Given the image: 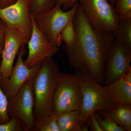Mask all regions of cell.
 Here are the masks:
<instances>
[{"label": "cell", "instance_id": "cell-1", "mask_svg": "<svg viewBox=\"0 0 131 131\" xmlns=\"http://www.w3.org/2000/svg\"><path fill=\"white\" fill-rule=\"evenodd\" d=\"M75 38L71 45H62L71 66L77 71H89L99 84L105 79V64L113 33L98 32L90 25L80 4L73 18Z\"/></svg>", "mask_w": 131, "mask_h": 131}, {"label": "cell", "instance_id": "cell-2", "mask_svg": "<svg viewBox=\"0 0 131 131\" xmlns=\"http://www.w3.org/2000/svg\"><path fill=\"white\" fill-rule=\"evenodd\" d=\"M61 72L56 61L52 57L49 58L42 62L34 77L35 118L45 115L53 114L52 96Z\"/></svg>", "mask_w": 131, "mask_h": 131}, {"label": "cell", "instance_id": "cell-3", "mask_svg": "<svg viewBox=\"0 0 131 131\" xmlns=\"http://www.w3.org/2000/svg\"><path fill=\"white\" fill-rule=\"evenodd\" d=\"M74 75L78 80L82 94L80 124L83 125L90 115L98 110H107L116 104L104 86L98 83L89 71H77Z\"/></svg>", "mask_w": 131, "mask_h": 131}, {"label": "cell", "instance_id": "cell-4", "mask_svg": "<svg viewBox=\"0 0 131 131\" xmlns=\"http://www.w3.org/2000/svg\"><path fill=\"white\" fill-rule=\"evenodd\" d=\"M78 4V2L70 9L64 11L61 4L57 3L50 10L32 13L37 27L54 46L59 47L62 45L61 31L67 23L73 19Z\"/></svg>", "mask_w": 131, "mask_h": 131}, {"label": "cell", "instance_id": "cell-5", "mask_svg": "<svg viewBox=\"0 0 131 131\" xmlns=\"http://www.w3.org/2000/svg\"><path fill=\"white\" fill-rule=\"evenodd\" d=\"M82 94L78 80L74 74L61 72L52 96L53 114L68 111H80Z\"/></svg>", "mask_w": 131, "mask_h": 131}, {"label": "cell", "instance_id": "cell-6", "mask_svg": "<svg viewBox=\"0 0 131 131\" xmlns=\"http://www.w3.org/2000/svg\"><path fill=\"white\" fill-rule=\"evenodd\" d=\"M78 3L95 30L102 34L115 31L119 18L109 0H79Z\"/></svg>", "mask_w": 131, "mask_h": 131}, {"label": "cell", "instance_id": "cell-7", "mask_svg": "<svg viewBox=\"0 0 131 131\" xmlns=\"http://www.w3.org/2000/svg\"><path fill=\"white\" fill-rule=\"evenodd\" d=\"M34 76L27 80L16 95L8 100L7 112L9 118L18 117L27 131L32 130L35 120L34 114L35 99L33 87Z\"/></svg>", "mask_w": 131, "mask_h": 131}, {"label": "cell", "instance_id": "cell-8", "mask_svg": "<svg viewBox=\"0 0 131 131\" xmlns=\"http://www.w3.org/2000/svg\"><path fill=\"white\" fill-rule=\"evenodd\" d=\"M131 62V50L115 39L110 46L106 62L103 83L107 86L125 74Z\"/></svg>", "mask_w": 131, "mask_h": 131}, {"label": "cell", "instance_id": "cell-9", "mask_svg": "<svg viewBox=\"0 0 131 131\" xmlns=\"http://www.w3.org/2000/svg\"><path fill=\"white\" fill-rule=\"evenodd\" d=\"M0 18L7 26L19 32L28 42L32 30L29 0H17L12 5L0 8Z\"/></svg>", "mask_w": 131, "mask_h": 131}, {"label": "cell", "instance_id": "cell-10", "mask_svg": "<svg viewBox=\"0 0 131 131\" xmlns=\"http://www.w3.org/2000/svg\"><path fill=\"white\" fill-rule=\"evenodd\" d=\"M32 23L31 35L28 40V57L24 63L29 68L35 67L42 63L46 59L53 57L59 50V47L54 46L49 42L45 35L37 27L30 13Z\"/></svg>", "mask_w": 131, "mask_h": 131}, {"label": "cell", "instance_id": "cell-11", "mask_svg": "<svg viewBox=\"0 0 131 131\" xmlns=\"http://www.w3.org/2000/svg\"><path fill=\"white\" fill-rule=\"evenodd\" d=\"M27 42L19 32L6 26L5 46L1 56L0 73L2 75L1 86L7 82L11 75L15 59L20 47L25 45Z\"/></svg>", "mask_w": 131, "mask_h": 131}, {"label": "cell", "instance_id": "cell-12", "mask_svg": "<svg viewBox=\"0 0 131 131\" xmlns=\"http://www.w3.org/2000/svg\"><path fill=\"white\" fill-rule=\"evenodd\" d=\"M26 52L25 45L23 46L19 50L16 64L13 67L9 78L1 86L8 100L16 95L27 80L35 75L42 63L33 68L27 67L23 60Z\"/></svg>", "mask_w": 131, "mask_h": 131}, {"label": "cell", "instance_id": "cell-13", "mask_svg": "<svg viewBox=\"0 0 131 131\" xmlns=\"http://www.w3.org/2000/svg\"><path fill=\"white\" fill-rule=\"evenodd\" d=\"M104 86L115 104L131 105V82L127 80L125 75Z\"/></svg>", "mask_w": 131, "mask_h": 131}, {"label": "cell", "instance_id": "cell-14", "mask_svg": "<svg viewBox=\"0 0 131 131\" xmlns=\"http://www.w3.org/2000/svg\"><path fill=\"white\" fill-rule=\"evenodd\" d=\"M96 112L102 116L110 118L126 131H131V105L116 104L110 110Z\"/></svg>", "mask_w": 131, "mask_h": 131}, {"label": "cell", "instance_id": "cell-15", "mask_svg": "<svg viewBox=\"0 0 131 131\" xmlns=\"http://www.w3.org/2000/svg\"><path fill=\"white\" fill-rule=\"evenodd\" d=\"M80 115V111L78 110L64 112L56 115L60 131H82Z\"/></svg>", "mask_w": 131, "mask_h": 131}, {"label": "cell", "instance_id": "cell-16", "mask_svg": "<svg viewBox=\"0 0 131 131\" xmlns=\"http://www.w3.org/2000/svg\"><path fill=\"white\" fill-rule=\"evenodd\" d=\"M113 33L115 39L131 50V18L119 19L117 28Z\"/></svg>", "mask_w": 131, "mask_h": 131}, {"label": "cell", "instance_id": "cell-17", "mask_svg": "<svg viewBox=\"0 0 131 131\" xmlns=\"http://www.w3.org/2000/svg\"><path fill=\"white\" fill-rule=\"evenodd\" d=\"M33 131H60L54 114L45 115L35 118Z\"/></svg>", "mask_w": 131, "mask_h": 131}, {"label": "cell", "instance_id": "cell-18", "mask_svg": "<svg viewBox=\"0 0 131 131\" xmlns=\"http://www.w3.org/2000/svg\"><path fill=\"white\" fill-rule=\"evenodd\" d=\"M55 0H29L30 12L34 14L51 9L56 5Z\"/></svg>", "mask_w": 131, "mask_h": 131}, {"label": "cell", "instance_id": "cell-19", "mask_svg": "<svg viewBox=\"0 0 131 131\" xmlns=\"http://www.w3.org/2000/svg\"><path fill=\"white\" fill-rule=\"evenodd\" d=\"M115 10L119 19L131 18V0H115Z\"/></svg>", "mask_w": 131, "mask_h": 131}, {"label": "cell", "instance_id": "cell-20", "mask_svg": "<svg viewBox=\"0 0 131 131\" xmlns=\"http://www.w3.org/2000/svg\"><path fill=\"white\" fill-rule=\"evenodd\" d=\"M73 20V19L71 20L66 25L60 35L61 42H63V44L68 46L73 44L75 38V31Z\"/></svg>", "mask_w": 131, "mask_h": 131}, {"label": "cell", "instance_id": "cell-21", "mask_svg": "<svg viewBox=\"0 0 131 131\" xmlns=\"http://www.w3.org/2000/svg\"><path fill=\"white\" fill-rule=\"evenodd\" d=\"M27 131L18 117H11L7 122L0 124V131Z\"/></svg>", "mask_w": 131, "mask_h": 131}, {"label": "cell", "instance_id": "cell-22", "mask_svg": "<svg viewBox=\"0 0 131 131\" xmlns=\"http://www.w3.org/2000/svg\"><path fill=\"white\" fill-rule=\"evenodd\" d=\"M96 118L102 131H126L123 127L117 125L110 118L103 116L101 117L100 114L95 113Z\"/></svg>", "mask_w": 131, "mask_h": 131}, {"label": "cell", "instance_id": "cell-23", "mask_svg": "<svg viewBox=\"0 0 131 131\" xmlns=\"http://www.w3.org/2000/svg\"><path fill=\"white\" fill-rule=\"evenodd\" d=\"M2 75L0 73V124L7 122L10 119L7 112L8 100L1 85Z\"/></svg>", "mask_w": 131, "mask_h": 131}, {"label": "cell", "instance_id": "cell-24", "mask_svg": "<svg viewBox=\"0 0 131 131\" xmlns=\"http://www.w3.org/2000/svg\"><path fill=\"white\" fill-rule=\"evenodd\" d=\"M6 25L5 21L0 18V56L4 49L5 42V32Z\"/></svg>", "mask_w": 131, "mask_h": 131}, {"label": "cell", "instance_id": "cell-25", "mask_svg": "<svg viewBox=\"0 0 131 131\" xmlns=\"http://www.w3.org/2000/svg\"><path fill=\"white\" fill-rule=\"evenodd\" d=\"M89 119V123L88 124L91 131H102L101 128L96 118L95 112L93 113L90 115L88 118Z\"/></svg>", "mask_w": 131, "mask_h": 131}, {"label": "cell", "instance_id": "cell-26", "mask_svg": "<svg viewBox=\"0 0 131 131\" xmlns=\"http://www.w3.org/2000/svg\"><path fill=\"white\" fill-rule=\"evenodd\" d=\"M56 4L59 3L62 6L63 11H66L70 9L79 0H55Z\"/></svg>", "mask_w": 131, "mask_h": 131}, {"label": "cell", "instance_id": "cell-27", "mask_svg": "<svg viewBox=\"0 0 131 131\" xmlns=\"http://www.w3.org/2000/svg\"><path fill=\"white\" fill-rule=\"evenodd\" d=\"M17 0H0V8L8 6L14 4Z\"/></svg>", "mask_w": 131, "mask_h": 131}, {"label": "cell", "instance_id": "cell-28", "mask_svg": "<svg viewBox=\"0 0 131 131\" xmlns=\"http://www.w3.org/2000/svg\"><path fill=\"white\" fill-rule=\"evenodd\" d=\"M115 1V0H109V2H110L111 5H112L114 6Z\"/></svg>", "mask_w": 131, "mask_h": 131}, {"label": "cell", "instance_id": "cell-29", "mask_svg": "<svg viewBox=\"0 0 131 131\" xmlns=\"http://www.w3.org/2000/svg\"><path fill=\"white\" fill-rule=\"evenodd\" d=\"M1 56H0V65H1Z\"/></svg>", "mask_w": 131, "mask_h": 131}]
</instances>
